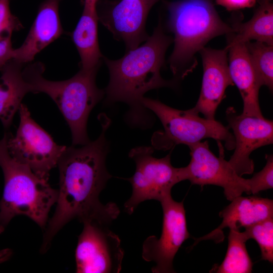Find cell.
Returning a JSON list of instances; mask_svg holds the SVG:
<instances>
[{"instance_id": "277c9868", "label": "cell", "mask_w": 273, "mask_h": 273, "mask_svg": "<svg viewBox=\"0 0 273 273\" xmlns=\"http://www.w3.org/2000/svg\"><path fill=\"white\" fill-rule=\"evenodd\" d=\"M7 139L6 132L0 140V167L4 177L0 200V234L13 218L19 215L28 217L44 230L50 211L56 203L58 190L13 158L7 149Z\"/></svg>"}, {"instance_id": "e0dca14e", "label": "cell", "mask_w": 273, "mask_h": 273, "mask_svg": "<svg viewBox=\"0 0 273 273\" xmlns=\"http://www.w3.org/2000/svg\"><path fill=\"white\" fill-rule=\"evenodd\" d=\"M228 64L231 78L243 100L242 114L263 117L259 102L261 85L250 61L246 43L227 45Z\"/></svg>"}, {"instance_id": "83f0119b", "label": "cell", "mask_w": 273, "mask_h": 273, "mask_svg": "<svg viewBox=\"0 0 273 273\" xmlns=\"http://www.w3.org/2000/svg\"><path fill=\"white\" fill-rule=\"evenodd\" d=\"M13 254V251L9 248L0 250V261L3 263L9 260Z\"/></svg>"}, {"instance_id": "484cf974", "label": "cell", "mask_w": 273, "mask_h": 273, "mask_svg": "<svg viewBox=\"0 0 273 273\" xmlns=\"http://www.w3.org/2000/svg\"><path fill=\"white\" fill-rule=\"evenodd\" d=\"M217 5L228 11H236L253 7L257 0H215Z\"/></svg>"}, {"instance_id": "9c48e42d", "label": "cell", "mask_w": 273, "mask_h": 273, "mask_svg": "<svg viewBox=\"0 0 273 273\" xmlns=\"http://www.w3.org/2000/svg\"><path fill=\"white\" fill-rule=\"evenodd\" d=\"M82 223L75 252L76 272H119L124 253L119 237L107 225L94 221Z\"/></svg>"}, {"instance_id": "44dd1931", "label": "cell", "mask_w": 273, "mask_h": 273, "mask_svg": "<svg viewBox=\"0 0 273 273\" xmlns=\"http://www.w3.org/2000/svg\"><path fill=\"white\" fill-rule=\"evenodd\" d=\"M249 240L244 231L230 230L228 246L221 263L210 272L217 273H250L253 262L248 253L246 242Z\"/></svg>"}, {"instance_id": "7c38bea8", "label": "cell", "mask_w": 273, "mask_h": 273, "mask_svg": "<svg viewBox=\"0 0 273 273\" xmlns=\"http://www.w3.org/2000/svg\"><path fill=\"white\" fill-rule=\"evenodd\" d=\"M226 119L235 142L234 152L228 161L239 175L251 174L254 164L250 155L254 150L273 143V121L264 117L238 114L232 107L227 108Z\"/></svg>"}, {"instance_id": "8fae6325", "label": "cell", "mask_w": 273, "mask_h": 273, "mask_svg": "<svg viewBox=\"0 0 273 273\" xmlns=\"http://www.w3.org/2000/svg\"><path fill=\"white\" fill-rule=\"evenodd\" d=\"M163 214L160 238L148 237L144 242L142 257L155 265L153 273L175 272L174 258L183 243L190 237L187 225L183 202H177L169 195L160 202Z\"/></svg>"}, {"instance_id": "7402d4cb", "label": "cell", "mask_w": 273, "mask_h": 273, "mask_svg": "<svg viewBox=\"0 0 273 273\" xmlns=\"http://www.w3.org/2000/svg\"><path fill=\"white\" fill-rule=\"evenodd\" d=\"M249 58L262 85L273 88V46L255 41L246 43Z\"/></svg>"}, {"instance_id": "d6986e66", "label": "cell", "mask_w": 273, "mask_h": 273, "mask_svg": "<svg viewBox=\"0 0 273 273\" xmlns=\"http://www.w3.org/2000/svg\"><path fill=\"white\" fill-rule=\"evenodd\" d=\"M97 10L83 8L82 14L72 33V40L80 58V69L97 70L100 66L102 55L99 44Z\"/></svg>"}, {"instance_id": "5bb4252c", "label": "cell", "mask_w": 273, "mask_h": 273, "mask_svg": "<svg viewBox=\"0 0 273 273\" xmlns=\"http://www.w3.org/2000/svg\"><path fill=\"white\" fill-rule=\"evenodd\" d=\"M203 73L200 94L193 108L205 118L215 120L216 110L225 91L234 84L228 64V50L204 47L200 51Z\"/></svg>"}, {"instance_id": "ac0fdd59", "label": "cell", "mask_w": 273, "mask_h": 273, "mask_svg": "<svg viewBox=\"0 0 273 273\" xmlns=\"http://www.w3.org/2000/svg\"><path fill=\"white\" fill-rule=\"evenodd\" d=\"M23 65L11 59L0 68V120L5 128L10 126L23 98L30 92L22 74Z\"/></svg>"}, {"instance_id": "4fadbf2b", "label": "cell", "mask_w": 273, "mask_h": 273, "mask_svg": "<svg viewBox=\"0 0 273 273\" xmlns=\"http://www.w3.org/2000/svg\"><path fill=\"white\" fill-rule=\"evenodd\" d=\"M159 0H120L108 3L97 11L99 21L116 39L124 42L126 51L138 47L149 36L145 30L147 16Z\"/></svg>"}, {"instance_id": "4316f807", "label": "cell", "mask_w": 273, "mask_h": 273, "mask_svg": "<svg viewBox=\"0 0 273 273\" xmlns=\"http://www.w3.org/2000/svg\"><path fill=\"white\" fill-rule=\"evenodd\" d=\"M13 50L11 37L0 40V68L12 59Z\"/></svg>"}, {"instance_id": "cb8c5ba5", "label": "cell", "mask_w": 273, "mask_h": 273, "mask_svg": "<svg viewBox=\"0 0 273 273\" xmlns=\"http://www.w3.org/2000/svg\"><path fill=\"white\" fill-rule=\"evenodd\" d=\"M266 163L263 169L248 178L247 183L251 194H257L261 191L273 188V157L265 155Z\"/></svg>"}, {"instance_id": "6da1fadb", "label": "cell", "mask_w": 273, "mask_h": 273, "mask_svg": "<svg viewBox=\"0 0 273 273\" xmlns=\"http://www.w3.org/2000/svg\"><path fill=\"white\" fill-rule=\"evenodd\" d=\"M102 120V132L96 140L80 147H66L59 160L56 206L44 230L40 249L42 254L49 249L58 233L73 219L108 225L120 214L115 203L104 204L99 199L112 177L106 165L108 144L105 133L110 121L106 118Z\"/></svg>"}, {"instance_id": "ba28073f", "label": "cell", "mask_w": 273, "mask_h": 273, "mask_svg": "<svg viewBox=\"0 0 273 273\" xmlns=\"http://www.w3.org/2000/svg\"><path fill=\"white\" fill-rule=\"evenodd\" d=\"M153 151L152 147L142 146L132 149L129 153L135 163L134 173L126 179L132 187L131 196L124 204L129 214L144 201L160 202L171 195L175 185L184 180L181 167H174L171 163V153L157 158L153 156Z\"/></svg>"}, {"instance_id": "30bf717a", "label": "cell", "mask_w": 273, "mask_h": 273, "mask_svg": "<svg viewBox=\"0 0 273 273\" xmlns=\"http://www.w3.org/2000/svg\"><path fill=\"white\" fill-rule=\"evenodd\" d=\"M191 160L181 167L184 180L201 186L214 185L221 187L227 200L231 201L245 193L251 194L247 178L239 175L228 161L224 159L223 148L219 147V157L210 150L207 141L188 146Z\"/></svg>"}, {"instance_id": "d4e9b609", "label": "cell", "mask_w": 273, "mask_h": 273, "mask_svg": "<svg viewBox=\"0 0 273 273\" xmlns=\"http://www.w3.org/2000/svg\"><path fill=\"white\" fill-rule=\"evenodd\" d=\"M22 27L18 18L11 12L9 0H0V40L11 37L13 32Z\"/></svg>"}, {"instance_id": "7a4b0ae2", "label": "cell", "mask_w": 273, "mask_h": 273, "mask_svg": "<svg viewBox=\"0 0 273 273\" xmlns=\"http://www.w3.org/2000/svg\"><path fill=\"white\" fill-rule=\"evenodd\" d=\"M173 41L165 34L159 22L152 34L141 46L126 51L121 58L103 60L110 79L105 89L107 102H123L135 115L144 107L142 100L148 91L162 87H173L176 82L161 77L166 50Z\"/></svg>"}, {"instance_id": "603a6c76", "label": "cell", "mask_w": 273, "mask_h": 273, "mask_svg": "<svg viewBox=\"0 0 273 273\" xmlns=\"http://www.w3.org/2000/svg\"><path fill=\"white\" fill-rule=\"evenodd\" d=\"M249 240L252 239L258 244L261 259L273 262V217H270L244 228Z\"/></svg>"}, {"instance_id": "3957f363", "label": "cell", "mask_w": 273, "mask_h": 273, "mask_svg": "<svg viewBox=\"0 0 273 273\" xmlns=\"http://www.w3.org/2000/svg\"><path fill=\"white\" fill-rule=\"evenodd\" d=\"M167 26L174 34V48L169 58L170 68L184 78L197 64L195 55L212 38L233 32L222 21L212 0H180L166 2Z\"/></svg>"}, {"instance_id": "9a60e30c", "label": "cell", "mask_w": 273, "mask_h": 273, "mask_svg": "<svg viewBox=\"0 0 273 273\" xmlns=\"http://www.w3.org/2000/svg\"><path fill=\"white\" fill-rule=\"evenodd\" d=\"M62 0H45L39 6L36 17L22 44L14 49L12 59L25 64L59 37L63 32L59 7Z\"/></svg>"}, {"instance_id": "ffe728a7", "label": "cell", "mask_w": 273, "mask_h": 273, "mask_svg": "<svg viewBox=\"0 0 273 273\" xmlns=\"http://www.w3.org/2000/svg\"><path fill=\"white\" fill-rule=\"evenodd\" d=\"M259 6L248 21L242 23L238 19L228 34V44L246 43L251 40L273 46V4L271 0L258 2Z\"/></svg>"}, {"instance_id": "f546056e", "label": "cell", "mask_w": 273, "mask_h": 273, "mask_svg": "<svg viewBox=\"0 0 273 273\" xmlns=\"http://www.w3.org/2000/svg\"><path fill=\"white\" fill-rule=\"evenodd\" d=\"M263 1H264V0H257V2L258 3Z\"/></svg>"}, {"instance_id": "2e32d148", "label": "cell", "mask_w": 273, "mask_h": 273, "mask_svg": "<svg viewBox=\"0 0 273 273\" xmlns=\"http://www.w3.org/2000/svg\"><path fill=\"white\" fill-rule=\"evenodd\" d=\"M231 203L219 213L222 220L221 224L210 233L195 239V244L206 240L217 243L224 239L222 230H240L255 223L273 217V201L256 196L240 195L230 201Z\"/></svg>"}, {"instance_id": "5b68a950", "label": "cell", "mask_w": 273, "mask_h": 273, "mask_svg": "<svg viewBox=\"0 0 273 273\" xmlns=\"http://www.w3.org/2000/svg\"><path fill=\"white\" fill-rule=\"evenodd\" d=\"M45 70L39 62L29 63L22 74L30 93H43L57 104L71 132L72 145H83L89 142L86 131L89 114L102 99L105 91L96 83L98 70H80L71 78L51 81L43 76Z\"/></svg>"}, {"instance_id": "4dcf8cb0", "label": "cell", "mask_w": 273, "mask_h": 273, "mask_svg": "<svg viewBox=\"0 0 273 273\" xmlns=\"http://www.w3.org/2000/svg\"><path fill=\"white\" fill-rule=\"evenodd\" d=\"M3 263L2 262L0 261V264H1V263Z\"/></svg>"}, {"instance_id": "8992f818", "label": "cell", "mask_w": 273, "mask_h": 273, "mask_svg": "<svg viewBox=\"0 0 273 273\" xmlns=\"http://www.w3.org/2000/svg\"><path fill=\"white\" fill-rule=\"evenodd\" d=\"M142 104L155 114L163 126L164 131L154 139V145L159 149H168L178 144L188 146L207 138L223 141L226 149H234V136L229 128L216 120L201 117L193 108L178 110L145 97Z\"/></svg>"}, {"instance_id": "f1b7e54d", "label": "cell", "mask_w": 273, "mask_h": 273, "mask_svg": "<svg viewBox=\"0 0 273 273\" xmlns=\"http://www.w3.org/2000/svg\"><path fill=\"white\" fill-rule=\"evenodd\" d=\"M99 0H84V8L93 11H97Z\"/></svg>"}, {"instance_id": "52a82bcc", "label": "cell", "mask_w": 273, "mask_h": 273, "mask_svg": "<svg viewBox=\"0 0 273 273\" xmlns=\"http://www.w3.org/2000/svg\"><path fill=\"white\" fill-rule=\"evenodd\" d=\"M20 123L16 134L7 132L10 156L28 167L40 177L48 180L51 171L57 166L66 146L57 144L31 117L27 107L21 104Z\"/></svg>"}]
</instances>
